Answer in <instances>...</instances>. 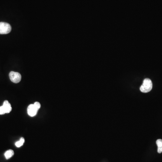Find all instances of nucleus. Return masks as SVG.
Instances as JSON below:
<instances>
[{
	"instance_id": "obj_4",
	"label": "nucleus",
	"mask_w": 162,
	"mask_h": 162,
	"mask_svg": "<svg viewBox=\"0 0 162 162\" xmlns=\"http://www.w3.org/2000/svg\"><path fill=\"white\" fill-rule=\"evenodd\" d=\"M38 109L36 108L34 104H31L28 107L27 111L30 116L34 117L37 114Z\"/></svg>"
},
{
	"instance_id": "obj_10",
	"label": "nucleus",
	"mask_w": 162,
	"mask_h": 162,
	"mask_svg": "<svg viewBox=\"0 0 162 162\" xmlns=\"http://www.w3.org/2000/svg\"><path fill=\"white\" fill-rule=\"evenodd\" d=\"M33 104H34V105H35L36 108H37L38 110V109H39L40 107H41V104H40V103L38 102H36L34 103Z\"/></svg>"
},
{
	"instance_id": "obj_9",
	"label": "nucleus",
	"mask_w": 162,
	"mask_h": 162,
	"mask_svg": "<svg viewBox=\"0 0 162 162\" xmlns=\"http://www.w3.org/2000/svg\"><path fill=\"white\" fill-rule=\"evenodd\" d=\"M6 114V111L3 106H0V115H3Z\"/></svg>"
},
{
	"instance_id": "obj_2",
	"label": "nucleus",
	"mask_w": 162,
	"mask_h": 162,
	"mask_svg": "<svg viewBox=\"0 0 162 162\" xmlns=\"http://www.w3.org/2000/svg\"><path fill=\"white\" fill-rule=\"evenodd\" d=\"M12 31V27L10 24L5 22H0V34H6Z\"/></svg>"
},
{
	"instance_id": "obj_3",
	"label": "nucleus",
	"mask_w": 162,
	"mask_h": 162,
	"mask_svg": "<svg viewBox=\"0 0 162 162\" xmlns=\"http://www.w3.org/2000/svg\"><path fill=\"white\" fill-rule=\"evenodd\" d=\"M10 79L13 83L18 84L20 82L21 80V75L18 72L12 71L9 73Z\"/></svg>"
},
{
	"instance_id": "obj_1",
	"label": "nucleus",
	"mask_w": 162,
	"mask_h": 162,
	"mask_svg": "<svg viewBox=\"0 0 162 162\" xmlns=\"http://www.w3.org/2000/svg\"><path fill=\"white\" fill-rule=\"evenodd\" d=\"M153 84L151 80L149 78H145L143 81V84L140 86V91L143 93L150 92L152 89Z\"/></svg>"
},
{
	"instance_id": "obj_6",
	"label": "nucleus",
	"mask_w": 162,
	"mask_h": 162,
	"mask_svg": "<svg viewBox=\"0 0 162 162\" xmlns=\"http://www.w3.org/2000/svg\"><path fill=\"white\" fill-rule=\"evenodd\" d=\"M14 155V152L12 150H9L6 151L4 154V156L6 159H9L12 158Z\"/></svg>"
},
{
	"instance_id": "obj_7",
	"label": "nucleus",
	"mask_w": 162,
	"mask_h": 162,
	"mask_svg": "<svg viewBox=\"0 0 162 162\" xmlns=\"http://www.w3.org/2000/svg\"><path fill=\"white\" fill-rule=\"evenodd\" d=\"M156 144L158 146V152L160 154L162 152V140L158 139L156 140Z\"/></svg>"
},
{
	"instance_id": "obj_5",
	"label": "nucleus",
	"mask_w": 162,
	"mask_h": 162,
	"mask_svg": "<svg viewBox=\"0 0 162 162\" xmlns=\"http://www.w3.org/2000/svg\"><path fill=\"white\" fill-rule=\"evenodd\" d=\"M3 107H4L6 114L10 113L12 110V107L11 104L8 101H5L3 103Z\"/></svg>"
},
{
	"instance_id": "obj_8",
	"label": "nucleus",
	"mask_w": 162,
	"mask_h": 162,
	"mask_svg": "<svg viewBox=\"0 0 162 162\" xmlns=\"http://www.w3.org/2000/svg\"><path fill=\"white\" fill-rule=\"evenodd\" d=\"M25 140L23 138H21L19 140V141H17L15 142V146L18 148L21 147L23 145V144L24 143Z\"/></svg>"
}]
</instances>
